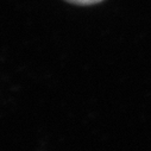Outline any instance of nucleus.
Returning <instances> with one entry per match:
<instances>
[{
    "label": "nucleus",
    "mask_w": 151,
    "mask_h": 151,
    "mask_svg": "<svg viewBox=\"0 0 151 151\" xmlns=\"http://www.w3.org/2000/svg\"><path fill=\"white\" fill-rule=\"evenodd\" d=\"M65 1L74 4V5H82V6H88V5H94L99 4L102 0H65Z\"/></svg>",
    "instance_id": "f257e3e1"
}]
</instances>
